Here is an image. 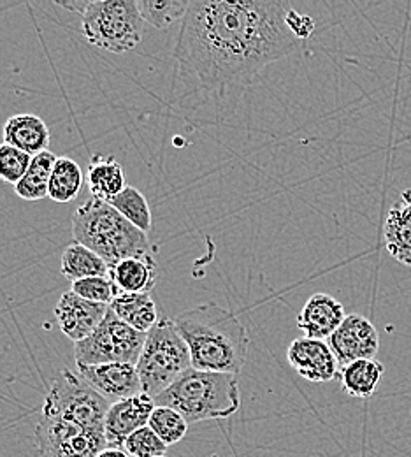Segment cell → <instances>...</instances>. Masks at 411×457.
<instances>
[{"label":"cell","instance_id":"5","mask_svg":"<svg viewBox=\"0 0 411 457\" xmlns=\"http://www.w3.org/2000/svg\"><path fill=\"white\" fill-rule=\"evenodd\" d=\"M136 368L143 393L153 400L192 368L188 345L179 335L175 320L160 317L159 324L146 335Z\"/></svg>","mask_w":411,"mask_h":457},{"label":"cell","instance_id":"23","mask_svg":"<svg viewBox=\"0 0 411 457\" xmlns=\"http://www.w3.org/2000/svg\"><path fill=\"white\" fill-rule=\"evenodd\" d=\"M57 159L59 157L55 154H52L50 150L32 157L29 171L14 185L16 194L23 201H41V199L48 197L50 179H52V172H53Z\"/></svg>","mask_w":411,"mask_h":457},{"label":"cell","instance_id":"29","mask_svg":"<svg viewBox=\"0 0 411 457\" xmlns=\"http://www.w3.org/2000/svg\"><path fill=\"white\" fill-rule=\"evenodd\" d=\"M123 451L130 457H160L166 456L168 445L153 433L150 426H144L127 438Z\"/></svg>","mask_w":411,"mask_h":457},{"label":"cell","instance_id":"12","mask_svg":"<svg viewBox=\"0 0 411 457\" xmlns=\"http://www.w3.org/2000/svg\"><path fill=\"white\" fill-rule=\"evenodd\" d=\"M287 359L299 377L313 384H325L340 375V364L324 340L295 338L289 345Z\"/></svg>","mask_w":411,"mask_h":457},{"label":"cell","instance_id":"15","mask_svg":"<svg viewBox=\"0 0 411 457\" xmlns=\"http://www.w3.org/2000/svg\"><path fill=\"white\" fill-rule=\"evenodd\" d=\"M347 319L345 306L329 294H313L300 313L297 315V328L304 333L306 338L313 340H329L336 329Z\"/></svg>","mask_w":411,"mask_h":457},{"label":"cell","instance_id":"14","mask_svg":"<svg viewBox=\"0 0 411 457\" xmlns=\"http://www.w3.org/2000/svg\"><path fill=\"white\" fill-rule=\"evenodd\" d=\"M155 406V400L144 393L113 403L104 420L106 445L111 449H123L132 433L148 426Z\"/></svg>","mask_w":411,"mask_h":457},{"label":"cell","instance_id":"33","mask_svg":"<svg viewBox=\"0 0 411 457\" xmlns=\"http://www.w3.org/2000/svg\"><path fill=\"white\" fill-rule=\"evenodd\" d=\"M160 457H168V456H160Z\"/></svg>","mask_w":411,"mask_h":457},{"label":"cell","instance_id":"9","mask_svg":"<svg viewBox=\"0 0 411 457\" xmlns=\"http://www.w3.org/2000/svg\"><path fill=\"white\" fill-rule=\"evenodd\" d=\"M39 457H97L106 445L104 431L39 415L34 431Z\"/></svg>","mask_w":411,"mask_h":457},{"label":"cell","instance_id":"6","mask_svg":"<svg viewBox=\"0 0 411 457\" xmlns=\"http://www.w3.org/2000/svg\"><path fill=\"white\" fill-rule=\"evenodd\" d=\"M81 34L88 45L121 55L143 41L144 20L136 0H88Z\"/></svg>","mask_w":411,"mask_h":457},{"label":"cell","instance_id":"2","mask_svg":"<svg viewBox=\"0 0 411 457\" xmlns=\"http://www.w3.org/2000/svg\"><path fill=\"white\" fill-rule=\"evenodd\" d=\"M175 322L188 345L192 368L239 377L250 338L234 312L210 303L181 313Z\"/></svg>","mask_w":411,"mask_h":457},{"label":"cell","instance_id":"1","mask_svg":"<svg viewBox=\"0 0 411 457\" xmlns=\"http://www.w3.org/2000/svg\"><path fill=\"white\" fill-rule=\"evenodd\" d=\"M289 5L267 0H192L175 48L169 103L210 123L226 120L257 74L300 41Z\"/></svg>","mask_w":411,"mask_h":457},{"label":"cell","instance_id":"10","mask_svg":"<svg viewBox=\"0 0 411 457\" xmlns=\"http://www.w3.org/2000/svg\"><path fill=\"white\" fill-rule=\"evenodd\" d=\"M340 368L360 361L374 359L380 350V335L366 317L352 313L347 315L343 324L327 340Z\"/></svg>","mask_w":411,"mask_h":457},{"label":"cell","instance_id":"11","mask_svg":"<svg viewBox=\"0 0 411 457\" xmlns=\"http://www.w3.org/2000/svg\"><path fill=\"white\" fill-rule=\"evenodd\" d=\"M78 375L85 384H88L111 404L143 393L136 364L110 362L97 366H79Z\"/></svg>","mask_w":411,"mask_h":457},{"label":"cell","instance_id":"8","mask_svg":"<svg viewBox=\"0 0 411 457\" xmlns=\"http://www.w3.org/2000/svg\"><path fill=\"white\" fill-rule=\"evenodd\" d=\"M146 335L119 320L110 308L99 328L83 342L74 343L76 366H97L110 362L137 364Z\"/></svg>","mask_w":411,"mask_h":457},{"label":"cell","instance_id":"20","mask_svg":"<svg viewBox=\"0 0 411 457\" xmlns=\"http://www.w3.org/2000/svg\"><path fill=\"white\" fill-rule=\"evenodd\" d=\"M88 188L94 197L110 203L118 194H121L128 185L125 179L123 166L113 155L95 154L88 164L86 174Z\"/></svg>","mask_w":411,"mask_h":457},{"label":"cell","instance_id":"16","mask_svg":"<svg viewBox=\"0 0 411 457\" xmlns=\"http://www.w3.org/2000/svg\"><path fill=\"white\" fill-rule=\"evenodd\" d=\"M383 243L392 259L411 268V188L403 190L390 206L383 226Z\"/></svg>","mask_w":411,"mask_h":457},{"label":"cell","instance_id":"27","mask_svg":"<svg viewBox=\"0 0 411 457\" xmlns=\"http://www.w3.org/2000/svg\"><path fill=\"white\" fill-rule=\"evenodd\" d=\"M148 426L168 447L181 442L188 431V422L177 413V410L168 406H155Z\"/></svg>","mask_w":411,"mask_h":457},{"label":"cell","instance_id":"31","mask_svg":"<svg viewBox=\"0 0 411 457\" xmlns=\"http://www.w3.org/2000/svg\"><path fill=\"white\" fill-rule=\"evenodd\" d=\"M285 21H287L289 30L294 34L295 39H299V41H304V39L311 37V34H313V30H315V21H313V18L308 16V14L297 12L292 7L289 9Z\"/></svg>","mask_w":411,"mask_h":457},{"label":"cell","instance_id":"17","mask_svg":"<svg viewBox=\"0 0 411 457\" xmlns=\"http://www.w3.org/2000/svg\"><path fill=\"white\" fill-rule=\"evenodd\" d=\"M4 143L36 157L48 150L52 134L46 121L32 113L14 114L11 116L2 130Z\"/></svg>","mask_w":411,"mask_h":457},{"label":"cell","instance_id":"18","mask_svg":"<svg viewBox=\"0 0 411 457\" xmlns=\"http://www.w3.org/2000/svg\"><path fill=\"white\" fill-rule=\"evenodd\" d=\"M110 278L118 292L150 294L157 284V262L153 255L123 259L111 266Z\"/></svg>","mask_w":411,"mask_h":457},{"label":"cell","instance_id":"3","mask_svg":"<svg viewBox=\"0 0 411 457\" xmlns=\"http://www.w3.org/2000/svg\"><path fill=\"white\" fill-rule=\"evenodd\" d=\"M76 243L94 250L110 266L128 257L153 255L148 234L132 226L117 210L97 197L83 203L72 215Z\"/></svg>","mask_w":411,"mask_h":457},{"label":"cell","instance_id":"19","mask_svg":"<svg viewBox=\"0 0 411 457\" xmlns=\"http://www.w3.org/2000/svg\"><path fill=\"white\" fill-rule=\"evenodd\" d=\"M119 320L132 329L148 335L160 320L157 303L150 294H125L119 292L110 306Z\"/></svg>","mask_w":411,"mask_h":457},{"label":"cell","instance_id":"28","mask_svg":"<svg viewBox=\"0 0 411 457\" xmlns=\"http://www.w3.org/2000/svg\"><path fill=\"white\" fill-rule=\"evenodd\" d=\"M70 290L90 303L106 304V306H111V303L119 294L117 286L110 277H94V278H83V280L72 282Z\"/></svg>","mask_w":411,"mask_h":457},{"label":"cell","instance_id":"26","mask_svg":"<svg viewBox=\"0 0 411 457\" xmlns=\"http://www.w3.org/2000/svg\"><path fill=\"white\" fill-rule=\"evenodd\" d=\"M190 2L188 0H139L137 9L143 20L159 30H166L177 21H183Z\"/></svg>","mask_w":411,"mask_h":457},{"label":"cell","instance_id":"25","mask_svg":"<svg viewBox=\"0 0 411 457\" xmlns=\"http://www.w3.org/2000/svg\"><path fill=\"white\" fill-rule=\"evenodd\" d=\"M110 204L117 210L119 215H123L132 226L148 234L153 228V217L150 204L143 192H139L134 187H127L117 197L110 201Z\"/></svg>","mask_w":411,"mask_h":457},{"label":"cell","instance_id":"4","mask_svg":"<svg viewBox=\"0 0 411 457\" xmlns=\"http://www.w3.org/2000/svg\"><path fill=\"white\" fill-rule=\"evenodd\" d=\"M155 404L177 410L188 424L224 420L241 408L239 380L237 375L190 368L155 398Z\"/></svg>","mask_w":411,"mask_h":457},{"label":"cell","instance_id":"21","mask_svg":"<svg viewBox=\"0 0 411 457\" xmlns=\"http://www.w3.org/2000/svg\"><path fill=\"white\" fill-rule=\"evenodd\" d=\"M110 270L111 266L101 255L79 243L69 245L62 253L60 271L70 284L83 278L110 277Z\"/></svg>","mask_w":411,"mask_h":457},{"label":"cell","instance_id":"24","mask_svg":"<svg viewBox=\"0 0 411 457\" xmlns=\"http://www.w3.org/2000/svg\"><path fill=\"white\" fill-rule=\"evenodd\" d=\"M83 188V171L79 164L69 157H59L52 172L48 197L55 203L74 201Z\"/></svg>","mask_w":411,"mask_h":457},{"label":"cell","instance_id":"7","mask_svg":"<svg viewBox=\"0 0 411 457\" xmlns=\"http://www.w3.org/2000/svg\"><path fill=\"white\" fill-rule=\"evenodd\" d=\"M111 403L95 393L78 373L62 370L53 378L41 406V415L104 431Z\"/></svg>","mask_w":411,"mask_h":457},{"label":"cell","instance_id":"32","mask_svg":"<svg viewBox=\"0 0 411 457\" xmlns=\"http://www.w3.org/2000/svg\"><path fill=\"white\" fill-rule=\"evenodd\" d=\"M97 457H130L123 449H111V447H106L103 453H99Z\"/></svg>","mask_w":411,"mask_h":457},{"label":"cell","instance_id":"30","mask_svg":"<svg viewBox=\"0 0 411 457\" xmlns=\"http://www.w3.org/2000/svg\"><path fill=\"white\" fill-rule=\"evenodd\" d=\"M32 157L7 143L0 145V179L16 185L30 168Z\"/></svg>","mask_w":411,"mask_h":457},{"label":"cell","instance_id":"13","mask_svg":"<svg viewBox=\"0 0 411 457\" xmlns=\"http://www.w3.org/2000/svg\"><path fill=\"white\" fill-rule=\"evenodd\" d=\"M110 306L90 303L72 290H67L60 295L59 303L55 306V319L59 324L60 331L70 342H83L88 338L99 324L108 315Z\"/></svg>","mask_w":411,"mask_h":457},{"label":"cell","instance_id":"22","mask_svg":"<svg viewBox=\"0 0 411 457\" xmlns=\"http://www.w3.org/2000/svg\"><path fill=\"white\" fill-rule=\"evenodd\" d=\"M385 366L376 359H360L340 368V380L343 389L352 396L360 400H369L383 378Z\"/></svg>","mask_w":411,"mask_h":457}]
</instances>
